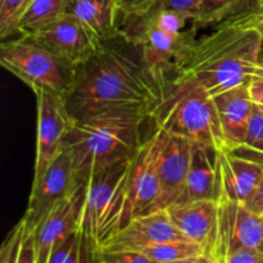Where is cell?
Returning <instances> with one entry per match:
<instances>
[{
    "instance_id": "15",
    "label": "cell",
    "mask_w": 263,
    "mask_h": 263,
    "mask_svg": "<svg viewBox=\"0 0 263 263\" xmlns=\"http://www.w3.org/2000/svg\"><path fill=\"white\" fill-rule=\"evenodd\" d=\"M172 240H189L174 225L166 210L141 215L121 229L103 252L138 251L145 247ZM99 253V254H100Z\"/></svg>"
},
{
    "instance_id": "38",
    "label": "cell",
    "mask_w": 263,
    "mask_h": 263,
    "mask_svg": "<svg viewBox=\"0 0 263 263\" xmlns=\"http://www.w3.org/2000/svg\"><path fill=\"white\" fill-rule=\"evenodd\" d=\"M95 259H97V263H109L105 261V259H102V258H95Z\"/></svg>"
},
{
    "instance_id": "19",
    "label": "cell",
    "mask_w": 263,
    "mask_h": 263,
    "mask_svg": "<svg viewBox=\"0 0 263 263\" xmlns=\"http://www.w3.org/2000/svg\"><path fill=\"white\" fill-rule=\"evenodd\" d=\"M226 140V149H236L243 144L254 104L248 85L233 87L213 97Z\"/></svg>"
},
{
    "instance_id": "6",
    "label": "cell",
    "mask_w": 263,
    "mask_h": 263,
    "mask_svg": "<svg viewBox=\"0 0 263 263\" xmlns=\"http://www.w3.org/2000/svg\"><path fill=\"white\" fill-rule=\"evenodd\" d=\"M0 63L7 71L31 87L35 94L51 92L66 99L76 81L77 67L21 35L0 46Z\"/></svg>"
},
{
    "instance_id": "28",
    "label": "cell",
    "mask_w": 263,
    "mask_h": 263,
    "mask_svg": "<svg viewBox=\"0 0 263 263\" xmlns=\"http://www.w3.org/2000/svg\"><path fill=\"white\" fill-rule=\"evenodd\" d=\"M94 258L105 259L109 263H157L139 251H115L103 252Z\"/></svg>"
},
{
    "instance_id": "35",
    "label": "cell",
    "mask_w": 263,
    "mask_h": 263,
    "mask_svg": "<svg viewBox=\"0 0 263 263\" xmlns=\"http://www.w3.org/2000/svg\"><path fill=\"white\" fill-rule=\"evenodd\" d=\"M193 263H216V261L212 257L208 256V254H204V256H200L198 258H195Z\"/></svg>"
},
{
    "instance_id": "25",
    "label": "cell",
    "mask_w": 263,
    "mask_h": 263,
    "mask_svg": "<svg viewBox=\"0 0 263 263\" xmlns=\"http://www.w3.org/2000/svg\"><path fill=\"white\" fill-rule=\"evenodd\" d=\"M233 152L263 166V113L256 107L249 121L243 144L236 149H233Z\"/></svg>"
},
{
    "instance_id": "24",
    "label": "cell",
    "mask_w": 263,
    "mask_h": 263,
    "mask_svg": "<svg viewBox=\"0 0 263 263\" xmlns=\"http://www.w3.org/2000/svg\"><path fill=\"white\" fill-rule=\"evenodd\" d=\"M138 251L157 263L197 258V257L207 254L202 246L190 240L164 241V243L154 244V246L145 247Z\"/></svg>"
},
{
    "instance_id": "2",
    "label": "cell",
    "mask_w": 263,
    "mask_h": 263,
    "mask_svg": "<svg viewBox=\"0 0 263 263\" xmlns=\"http://www.w3.org/2000/svg\"><path fill=\"white\" fill-rule=\"evenodd\" d=\"M257 18L220 26L203 37L190 39L177 59L175 73L195 79L212 97L262 77Z\"/></svg>"
},
{
    "instance_id": "21",
    "label": "cell",
    "mask_w": 263,
    "mask_h": 263,
    "mask_svg": "<svg viewBox=\"0 0 263 263\" xmlns=\"http://www.w3.org/2000/svg\"><path fill=\"white\" fill-rule=\"evenodd\" d=\"M67 13L73 15L102 43L120 33L118 0H71Z\"/></svg>"
},
{
    "instance_id": "33",
    "label": "cell",
    "mask_w": 263,
    "mask_h": 263,
    "mask_svg": "<svg viewBox=\"0 0 263 263\" xmlns=\"http://www.w3.org/2000/svg\"><path fill=\"white\" fill-rule=\"evenodd\" d=\"M248 207L251 208V210H253L254 212L263 215V180L261 185H259L258 190H257L256 195H254L253 199H252L251 203L248 204Z\"/></svg>"
},
{
    "instance_id": "20",
    "label": "cell",
    "mask_w": 263,
    "mask_h": 263,
    "mask_svg": "<svg viewBox=\"0 0 263 263\" xmlns=\"http://www.w3.org/2000/svg\"><path fill=\"white\" fill-rule=\"evenodd\" d=\"M263 15V0H202L193 27H220Z\"/></svg>"
},
{
    "instance_id": "11",
    "label": "cell",
    "mask_w": 263,
    "mask_h": 263,
    "mask_svg": "<svg viewBox=\"0 0 263 263\" xmlns=\"http://www.w3.org/2000/svg\"><path fill=\"white\" fill-rule=\"evenodd\" d=\"M263 240V215L247 204L230 200L218 202V221L213 259L216 263L243 248H258Z\"/></svg>"
},
{
    "instance_id": "8",
    "label": "cell",
    "mask_w": 263,
    "mask_h": 263,
    "mask_svg": "<svg viewBox=\"0 0 263 263\" xmlns=\"http://www.w3.org/2000/svg\"><path fill=\"white\" fill-rule=\"evenodd\" d=\"M79 181L68 151H64L51 162L40 179L33 180L27 210L22 221L26 229L35 233L58 203L73 193Z\"/></svg>"
},
{
    "instance_id": "13",
    "label": "cell",
    "mask_w": 263,
    "mask_h": 263,
    "mask_svg": "<svg viewBox=\"0 0 263 263\" xmlns=\"http://www.w3.org/2000/svg\"><path fill=\"white\" fill-rule=\"evenodd\" d=\"M159 133L158 177L161 195L154 207L156 211L167 210L179 202L184 190L192 161L193 143L181 136L170 135L157 128Z\"/></svg>"
},
{
    "instance_id": "32",
    "label": "cell",
    "mask_w": 263,
    "mask_h": 263,
    "mask_svg": "<svg viewBox=\"0 0 263 263\" xmlns=\"http://www.w3.org/2000/svg\"><path fill=\"white\" fill-rule=\"evenodd\" d=\"M248 87L254 107L263 113V76L257 77L253 81H251Z\"/></svg>"
},
{
    "instance_id": "7",
    "label": "cell",
    "mask_w": 263,
    "mask_h": 263,
    "mask_svg": "<svg viewBox=\"0 0 263 263\" xmlns=\"http://www.w3.org/2000/svg\"><path fill=\"white\" fill-rule=\"evenodd\" d=\"M159 133L156 128L153 135L141 144L133 157L130 174L126 186V202L123 211L122 228L141 215L153 212L161 195L158 177Z\"/></svg>"
},
{
    "instance_id": "31",
    "label": "cell",
    "mask_w": 263,
    "mask_h": 263,
    "mask_svg": "<svg viewBox=\"0 0 263 263\" xmlns=\"http://www.w3.org/2000/svg\"><path fill=\"white\" fill-rule=\"evenodd\" d=\"M156 3L157 0H118L121 18L146 13L153 8Z\"/></svg>"
},
{
    "instance_id": "18",
    "label": "cell",
    "mask_w": 263,
    "mask_h": 263,
    "mask_svg": "<svg viewBox=\"0 0 263 263\" xmlns=\"http://www.w3.org/2000/svg\"><path fill=\"white\" fill-rule=\"evenodd\" d=\"M220 149L204 144L193 143L192 161L184 190L177 203L195 200L220 202Z\"/></svg>"
},
{
    "instance_id": "12",
    "label": "cell",
    "mask_w": 263,
    "mask_h": 263,
    "mask_svg": "<svg viewBox=\"0 0 263 263\" xmlns=\"http://www.w3.org/2000/svg\"><path fill=\"white\" fill-rule=\"evenodd\" d=\"M23 36H30L36 43L76 67L91 58L102 45L97 36L68 13L32 35Z\"/></svg>"
},
{
    "instance_id": "10",
    "label": "cell",
    "mask_w": 263,
    "mask_h": 263,
    "mask_svg": "<svg viewBox=\"0 0 263 263\" xmlns=\"http://www.w3.org/2000/svg\"><path fill=\"white\" fill-rule=\"evenodd\" d=\"M36 95L37 122H36L35 176L40 179L51 162L64 151V140L73 118L67 109L66 99L51 92L40 91Z\"/></svg>"
},
{
    "instance_id": "26",
    "label": "cell",
    "mask_w": 263,
    "mask_h": 263,
    "mask_svg": "<svg viewBox=\"0 0 263 263\" xmlns=\"http://www.w3.org/2000/svg\"><path fill=\"white\" fill-rule=\"evenodd\" d=\"M31 0H0V36L7 39L18 33V22Z\"/></svg>"
},
{
    "instance_id": "23",
    "label": "cell",
    "mask_w": 263,
    "mask_h": 263,
    "mask_svg": "<svg viewBox=\"0 0 263 263\" xmlns=\"http://www.w3.org/2000/svg\"><path fill=\"white\" fill-rule=\"evenodd\" d=\"M0 263H36L35 233L28 231L22 220L3 243Z\"/></svg>"
},
{
    "instance_id": "34",
    "label": "cell",
    "mask_w": 263,
    "mask_h": 263,
    "mask_svg": "<svg viewBox=\"0 0 263 263\" xmlns=\"http://www.w3.org/2000/svg\"><path fill=\"white\" fill-rule=\"evenodd\" d=\"M256 25H257V27H258L259 32H261V46H259L258 61H259V66H261V68L263 69V15L257 18Z\"/></svg>"
},
{
    "instance_id": "37",
    "label": "cell",
    "mask_w": 263,
    "mask_h": 263,
    "mask_svg": "<svg viewBox=\"0 0 263 263\" xmlns=\"http://www.w3.org/2000/svg\"><path fill=\"white\" fill-rule=\"evenodd\" d=\"M257 249H258V251H259V252H261V253L263 254V240L261 241V243H259L258 248H257Z\"/></svg>"
},
{
    "instance_id": "9",
    "label": "cell",
    "mask_w": 263,
    "mask_h": 263,
    "mask_svg": "<svg viewBox=\"0 0 263 263\" xmlns=\"http://www.w3.org/2000/svg\"><path fill=\"white\" fill-rule=\"evenodd\" d=\"M194 30L175 35L156 25L148 14L127 15L120 23V32L141 49L146 61L168 73L175 72L185 45L194 37Z\"/></svg>"
},
{
    "instance_id": "1",
    "label": "cell",
    "mask_w": 263,
    "mask_h": 263,
    "mask_svg": "<svg viewBox=\"0 0 263 263\" xmlns=\"http://www.w3.org/2000/svg\"><path fill=\"white\" fill-rule=\"evenodd\" d=\"M171 81L168 72L152 66L141 49L120 32L77 67L67 109L73 120L115 108L143 109L152 117Z\"/></svg>"
},
{
    "instance_id": "4",
    "label": "cell",
    "mask_w": 263,
    "mask_h": 263,
    "mask_svg": "<svg viewBox=\"0 0 263 263\" xmlns=\"http://www.w3.org/2000/svg\"><path fill=\"white\" fill-rule=\"evenodd\" d=\"M156 127L192 143L223 151L226 140L215 99L199 82L186 74H176L167 94L152 115Z\"/></svg>"
},
{
    "instance_id": "22",
    "label": "cell",
    "mask_w": 263,
    "mask_h": 263,
    "mask_svg": "<svg viewBox=\"0 0 263 263\" xmlns=\"http://www.w3.org/2000/svg\"><path fill=\"white\" fill-rule=\"evenodd\" d=\"M71 0H31L18 22L20 35H32L67 14Z\"/></svg>"
},
{
    "instance_id": "5",
    "label": "cell",
    "mask_w": 263,
    "mask_h": 263,
    "mask_svg": "<svg viewBox=\"0 0 263 263\" xmlns=\"http://www.w3.org/2000/svg\"><path fill=\"white\" fill-rule=\"evenodd\" d=\"M133 158L98 170L85 182L80 231L85 246L98 256L122 228L126 186Z\"/></svg>"
},
{
    "instance_id": "3",
    "label": "cell",
    "mask_w": 263,
    "mask_h": 263,
    "mask_svg": "<svg viewBox=\"0 0 263 263\" xmlns=\"http://www.w3.org/2000/svg\"><path fill=\"white\" fill-rule=\"evenodd\" d=\"M151 113L134 108L100 110L73 120L64 140L79 181L123 159L133 158L141 144V126Z\"/></svg>"
},
{
    "instance_id": "16",
    "label": "cell",
    "mask_w": 263,
    "mask_h": 263,
    "mask_svg": "<svg viewBox=\"0 0 263 263\" xmlns=\"http://www.w3.org/2000/svg\"><path fill=\"white\" fill-rule=\"evenodd\" d=\"M220 200L248 205L263 180V166L234 153L230 149L220 151Z\"/></svg>"
},
{
    "instance_id": "27",
    "label": "cell",
    "mask_w": 263,
    "mask_h": 263,
    "mask_svg": "<svg viewBox=\"0 0 263 263\" xmlns=\"http://www.w3.org/2000/svg\"><path fill=\"white\" fill-rule=\"evenodd\" d=\"M84 246L81 231H76L51 253L48 263H82Z\"/></svg>"
},
{
    "instance_id": "29",
    "label": "cell",
    "mask_w": 263,
    "mask_h": 263,
    "mask_svg": "<svg viewBox=\"0 0 263 263\" xmlns=\"http://www.w3.org/2000/svg\"><path fill=\"white\" fill-rule=\"evenodd\" d=\"M200 3H202V0H157V3L153 5L152 9L176 10V12H181L186 14L193 21Z\"/></svg>"
},
{
    "instance_id": "17",
    "label": "cell",
    "mask_w": 263,
    "mask_h": 263,
    "mask_svg": "<svg viewBox=\"0 0 263 263\" xmlns=\"http://www.w3.org/2000/svg\"><path fill=\"white\" fill-rule=\"evenodd\" d=\"M166 211L182 235L202 246L205 253L212 257L218 221L217 200L175 203Z\"/></svg>"
},
{
    "instance_id": "36",
    "label": "cell",
    "mask_w": 263,
    "mask_h": 263,
    "mask_svg": "<svg viewBox=\"0 0 263 263\" xmlns=\"http://www.w3.org/2000/svg\"><path fill=\"white\" fill-rule=\"evenodd\" d=\"M194 259L195 258H189V259H181V261H174V262H167V263H193Z\"/></svg>"
},
{
    "instance_id": "30",
    "label": "cell",
    "mask_w": 263,
    "mask_h": 263,
    "mask_svg": "<svg viewBox=\"0 0 263 263\" xmlns=\"http://www.w3.org/2000/svg\"><path fill=\"white\" fill-rule=\"evenodd\" d=\"M217 263H263V254L257 248H243L228 254Z\"/></svg>"
},
{
    "instance_id": "14",
    "label": "cell",
    "mask_w": 263,
    "mask_h": 263,
    "mask_svg": "<svg viewBox=\"0 0 263 263\" xmlns=\"http://www.w3.org/2000/svg\"><path fill=\"white\" fill-rule=\"evenodd\" d=\"M85 202V182L54 207L35 231L36 263H48L51 253L68 236L80 231Z\"/></svg>"
}]
</instances>
